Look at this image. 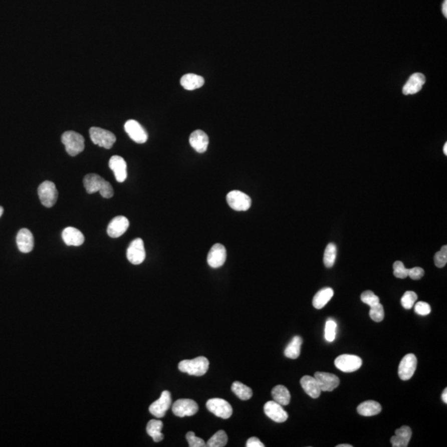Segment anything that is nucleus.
I'll list each match as a JSON object with an SVG mask.
<instances>
[{"instance_id": "obj_27", "label": "nucleus", "mask_w": 447, "mask_h": 447, "mask_svg": "<svg viewBox=\"0 0 447 447\" xmlns=\"http://www.w3.org/2000/svg\"><path fill=\"white\" fill-rule=\"evenodd\" d=\"M272 396L274 401L282 406H287L291 401L290 392L285 386L277 385L272 390Z\"/></svg>"}, {"instance_id": "obj_23", "label": "nucleus", "mask_w": 447, "mask_h": 447, "mask_svg": "<svg viewBox=\"0 0 447 447\" xmlns=\"http://www.w3.org/2000/svg\"><path fill=\"white\" fill-rule=\"evenodd\" d=\"M301 385H302L303 390L306 392L307 395H309L310 397L312 398H317L321 395V388L317 383V379L312 376H303L301 378Z\"/></svg>"}, {"instance_id": "obj_47", "label": "nucleus", "mask_w": 447, "mask_h": 447, "mask_svg": "<svg viewBox=\"0 0 447 447\" xmlns=\"http://www.w3.org/2000/svg\"><path fill=\"white\" fill-rule=\"evenodd\" d=\"M443 402L447 403V389L445 388V390L443 391L442 395H441Z\"/></svg>"}, {"instance_id": "obj_17", "label": "nucleus", "mask_w": 447, "mask_h": 447, "mask_svg": "<svg viewBox=\"0 0 447 447\" xmlns=\"http://www.w3.org/2000/svg\"><path fill=\"white\" fill-rule=\"evenodd\" d=\"M109 166L114 172L115 179L118 182H124L127 179V163L125 160L120 156H113L109 162Z\"/></svg>"}, {"instance_id": "obj_20", "label": "nucleus", "mask_w": 447, "mask_h": 447, "mask_svg": "<svg viewBox=\"0 0 447 447\" xmlns=\"http://www.w3.org/2000/svg\"><path fill=\"white\" fill-rule=\"evenodd\" d=\"M189 142L191 147L199 152L203 153L206 151L209 145V138L202 130H195L190 134Z\"/></svg>"}, {"instance_id": "obj_5", "label": "nucleus", "mask_w": 447, "mask_h": 447, "mask_svg": "<svg viewBox=\"0 0 447 447\" xmlns=\"http://www.w3.org/2000/svg\"><path fill=\"white\" fill-rule=\"evenodd\" d=\"M226 200L231 208L237 211H246L252 204L251 198L241 190H232L229 192Z\"/></svg>"}, {"instance_id": "obj_35", "label": "nucleus", "mask_w": 447, "mask_h": 447, "mask_svg": "<svg viewBox=\"0 0 447 447\" xmlns=\"http://www.w3.org/2000/svg\"><path fill=\"white\" fill-rule=\"evenodd\" d=\"M416 300H417V295H416V293H414V292H411V291H407L402 296V299H401V303H402V306L404 307L405 309L410 310L411 307H413V305L415 304Z\"/></svg>"}, {"instance_id": "obj_39", "label": "nucleus", "mask_w": 447, "mask_h": 447, "mask_svg": "<svg viewBox=\"0 0 447 447\" xmlns=\"http://www.w3.org/2000/svg\"><path fill=\"white\" fill-rule=\"evenodd\" d=\"M186 438L190 447L206 446V443L204 441V440L196 436L195 435V433L193 432V431H189V432L186 433Z\"/></svg>"}, {"instance_id": "obj_3", "label": "nucleus", "mask_w": 447, "mask_h": 447, "mask_svg": "<svg viewBox=\"0 0 447 447\" xmlns=\"http://www.w3.org/2000/svg\"><path fill=\"white\" fill-rule=\"evenodd\" d=\"M90 136L95 144L106 149L111 148L116 142V137L114 133L98 127H92L90 129Z\"/></svg>"}, {"instance_id": "obj_9", "label": "nucleus", "mask_w": 447, "mask_h": 447, "mask_svg": "<svg viewBox=\"0 0 447 447\" xmlns=\"http://www.w3.org/2000/svg\"><path fill=\"white\" fill-rule=\"evenodd\" d=\"M171 410L174 415L179 417H184L195 415L199 410V407L194 400L184 398V399H178L174 402Z\"/></svg>"}, {"instance_id": "obj_14", "label": "nucleus", "mask_w": 447, "mask_h": 447, "mask_svg": "<svg viewBox=\"0 0 447 447\" xmlns=\"http://www.w3.org/2000/svg\"><path fill=\"white\" fill-rule=\"evenodd\" d=\"M264 413L269 416V418L278 423H282L287 421L288 418V414L285 410L283 409V406L279 404L275 401H269L266 402L264 407Z\"/></svg>"}, {"instance_id": "obj_46", "label": "nucleus", "mask_w": 447, "mask_h": 447, "mask_svg": "<svg viewBox=\"0 0 447 447\" xmlns=\"http://www.w3.org/2000/svg\"><path fill=\"white\" fill-rule=\"evenodd\" d=\"M442 13L445 18L447 17V0H445L442 5Z\"/></svg>"}, {"instance_id": "obj_38", "label": "nucleus", "mask_w": 447, "mask_h": 447, "mask_svg": "<svg viewBox=\"0 0 447 447\" xmlns=\"http://www.w3.org/2000/svg\"><path fill=\"white\" fill-rule=\"evenodd\" d=\"M361 301L370 307L379 303V298L372 291H365L362 293Z\"/></svg>"}, {"instance_id": "obj_28", "label": "nucleus", "mask_w": 447, "mask_h": 447, "mask_svg": "<svg viewBox=\"0 0 447 447\" xmlns=\"http://www.w3.org/2000/svg\"><path fill=\"white\" fill-rule=\"evenodd\" d=\"M162 426H163V423L159 420L152 419L151 421H148L146 430H147L148 435L152 438V440H154L155 442H160L164 438V435L161 431Z\"/></svg>"}, {"instance_id": "obj_21", "label": "nucleus", "mask_w": 447, "mask_h": 447, "mask_svg": "<svg viewBox=\"0 0 447 447\" xmlns=\"http://www.w3.org/2000/svg\"><path fill=\"white\" fill-rule=\"evenodd\" d=\"M62 240L67 246H81L85 242L83 234L74 227H67L62 231Z\"/></svg>"}, {"instance_id": "obj_30", "label": "nucleus", "mask_w": 447, "mask_h": 447, "mask_svg": "<svg viewBox=\"0 0 447 447\" xmlns=\"http://www.w3.org/2000/svg\"><path fill=\"white\" fill-rule=\"evenodd\" d=\"M231 390L241 400H249L252 397L253 391L250 387L236 381L231 386Z\"/></svg>"}, {"instance_id": "obj_29", "label": "nucleus", "mask_w": 447, "mask_h": 447, "mask_svg": "<svg viewBox=\"0 0 447 447\" xmlns=\"http://www.w3.org/2000/svg\"><path fill=\"white\" fill-rule=\"evenodd\" d=\"M302 345V339L300 336H295L291 340L288 346L284 350V354L289 359H295L298 358L301 353V347Z\"/></svg>"}, {"instance_id": "obj_50", "label": "nucleus", "mask_w": 447, "mask_h": 447, "mask_svg": "<svg viewBox=\"0 0 447 447\" xmlns=\"http://www.w3.org/2000/svg\"><path fill=\"white\" fill-rule=\"evenodd\" d=\"M3 214H4V208L0 205V217L2 216Z\"/></svg>"}, {"instance_id": "obj_16", "label": "nucleus", "mask_w": 447, "mask_h": 447, "mask_svg": "<svg viewBox=\"0 0 447 447\" xmlns=\"http://www.w3.org/2000/svg\"><path fill=\"white\" fill-rule=\"evenodd\" d=\"M129 227V221L126 217L122 215L114 217L108 226V236L111 238H119L126 232Z\"/></svg>"}, {"instance_id": "obj_31", "label": "nucleus", "mask_w": 447, "mask_h": 447, "mask_svg": "<svg viewBox=\"0 0 447 447\" xmlns=\"http://www.w3.org/2000/svg\"><path fill=\"white\" fill-rule=\"evenodd\" d=\"M227 441H228V436H227L226 431L219 430L209 438L207 441L206 446L223 447L226 446Z\"/></svg>"}, {"instance_id": "obj_32", "label": "nucleus", "mask_w": 447, "mask_h": 447, "mask_svg": "<svg viewBox=\"0 0 447 447\" xmlns=\"http://www.w3.org/2000/svg\"><path fill=\"white\" fill-rule=\"evenodd\" d=\"M336 252L337 248L333 243H330L326 246L325 253H324V264L326 268H332L335 264L336 260Z\"/></svg>"}, {"instance_id": "obj_15", "label": "nucleus", "mask_w": 447, "mask_h": 447, "mask_svg": "<svg viewBox=\"0 0 447 447\" xmlns=\"http://www.w3.org/2000/svg\"><path fill=\"white\" fill-rule=\"evenodd\" d=\"M314 378L317 379L321 390L325 392H331L340 384V379L333 373L317 372L315 373Z\"/></svg>"}, {"instance_id": "obj_45", "label": "nucleus", "mask_w": 447, "mask_h": 447, "mask_svg": "<svg viewBox=\"0 0 447 447\" xmlns=\"http://www.w3.org/2000/svg\"><path fill=\"white\" fill-rule=\"evenodd\" d=\"M246 446L247 447H264V443H262L260 441V439L257 437H255V436H253V437H250L249 440H247V443H246Z\"/></svg>"}, {"instance_id": "obj_4", "label": "nucleus", "mask_w": 447, "mask_h": 447, "mask_svg": "<svg viewBox=\"0 0 447 447\" xmlns=\"http://www.w3.org/2000/svg\"><path fill=\"white\" fill-rule=\"evenodd\" d=\"M38 193L41 203L44 206L51 208L57 202L58 192L53 181H43L38 187Z\"/></svg>"}, {"instance_id": "obj_43", "label": "nucleus", "mask_w": 447, "mask_h": 447, "mask_svg": "<svg viewBox=\"0 0 447 447\" xmlns=\"http://www.w3.org/2000/svg\"><path fill=\"white\" fill-rule=\"evenodd\" d=\"M100 195H102L104 198H106V199L111 198L114 195V189L112 187L111 184L109 181H105V183L104 184L102 189L100 190Z\"/></svg>"}, {"instance_id": "obj_49", "label": "nucleus", "mask_w": 447, "mask_h": 447, "mask_svg": "<svg viewBox=\"0 0 447 447\" xmlns=\"http://www.w3.org/2000/svg\"><path fill=\"white\" fill-rule=\"evenodd\" d=\"M443 152L445 153V155H447V143H445V145H444V148H443Z\"/></svg>"}, {"instance_id": "obj_22", "label": "nucleus", "mask_w": 447, "mask_h": 447, "mask_svg": "<svg viewBox=\"0 0 447 447\" xmlns=\"http://www.w3.org/2000/svg\"><path fill=\"white\" fill-rule=\"evenodd\" d=\"M105 179L101 177L98 174L91 173L87 174L84 177L83 183L84 186L86 188V191L89 194H94L102 189L104 184L105 183Z\"/></svg>"}, {"instance_id": "obj_44", "label": "nucleus", "mask_w": 447, "mask_h": 447, "mask_svg": "<svg viewBox=\"0 0 447 447\" xmlns=\"http://www.w3.org/2000/svg\"><path fill=\"white\" fill-rule=\"evenodd\" d=\"M390 441L392 447H407L408 445V443L406 442L405 440H402L396 435L391 437Z\"/></svg>"}, {"instance_id": "obj_8", "label": "nucleus", "mask_w": 447, "mask_h": 447, "mask_svg": "<svg viewBox=\"0 0 447 447\" xmlns=\"http://www.w3.org/2000/svg\"><path fill=\"white\" fill-rule=\"evenodd\" d=\"M146 252L144 243L140 238L132 241L127 250V259L131 264L138 265L145 260Z\"/></svg>"}, {"instance_id": "obj_19", "label": "nucleus", "mask_w": 447, "mask_h": 447, "mask_svg": "<svg viewBox=\"0 0 447 447\" xmlns=\"http://www.w3.org/2000/svg\"><path fill=\"white\" fill-rule=\"evenodd\" d=\"M426 82L425 76L421 73H415L411 75L407 83L402 88V93L405 95H414L421 91L422 86Z\"/></svg>"}, {"instance_id": "obj_48", "label": "nucleus", "mask_w": 447, "mask_h": 447, "mask_svg": "<svg viewBox=\"0 0 447 447\" xmlns=\"http://www.w3.org/2000/svg\"><path fill=\"white\" fill-rule=\"evenodd\" d=\"M336 447H352V445H349V444H341V445H336Z\"/></svg>"}, {"instance_id": "obj_11", "label": "nucleus", "mask_w": 447, "mask_h": 447, "mask_svg": "<svg viewBox=\"0 0 447 447\" xmlns=\"http://www.w3.org/2000/svg\"><path fill=\"white\" fill-rule=\"evenodd\" d=\"M124 129L129 138L135 143H144L148 140V133L138 121L129 119L124 124Z\"/></svg>"}, {"instance_id": "obj_10", "label": "nucleus", "mask_w": 447, "mask_h": 447, "mask_svg": "<svg viewBox=\"0 0 447 447\" xmlns=\"http://www.w3.org/2000/svg\"><path fill=\"white\" fill-rule=\"evenodd\" d=\"M171 403L172 402H171V393L169 391H163L159 399H157L150 405V413L157 418L163 417L167 410L171 407Z\"/></svg>"}, {"instance_id": "obj_36", "label": "nucleus", "mask_w": 447, "mask_h": 447, "mask_svg": "<svg viewBox=\"0 0 447 447\" xmlns=\"http://www.w3.org/2000/svg\"><path fill=\"white\" fill-rule=\"evenodd\" d=\"M393 274L397 279H406L408 277V269L401 261H396L393 264Z\"/></svg>"}, {"instance_id": "obj_6", "label": "nucleus", "mask_w": 447, "mask_h": 447, "mask_svg": "<svg viewBox=\"0 0 447 447\" xmlns=\"http://www.w3.org/2000/svg\"><path fill=\"white\" fill-rule=\"evenodd\" d=\"M206 407L210 412L220 418H230L233 413V408L231 405L226 400L218 397L208 400Z\"/></svg>"}, {"instance_id": "obj_34", "label": "nucleus", "mask_w": 447, "mask_h": 447, "mask_svg": "<svg viewBox=\"0 0 447 447\" xmlns=\"http://www.w3.org/2000/svg\"><path fill=\"white\" fill-rule=\"evenodd\" d=\"M369 317L375 322H381L383 321L384 318V310H383V305L378 303V304L370 307Z\"/></svg>"}, {"instance_id": "obj_2", "label": "nucleus", "mask_w": 447, "mask_h": 447, "mask_svg": "<svg viewBox=\"0 0 447 447\" xmlns=\"http://www.w3.org/2000/svg\"><path fill=\"white\" fill-rule=\"evenodd\" d=\"M62 142L66 147L67 153L75 157L85 149V139L83 136L75 131H67L62 136Z\"/></svg>"}, {"instance_id": "obj_7", "label": "nucleus", "mask_w": 447, "mask_h": 447, "mask_svg": "<svg viewBox=\"0 0 447 447\" xmlns=\"http://www.w3.org/2000/svg\"><path fill=\"white\" fill-rule=\"evenodd\" d=\"M335 367L345 373H352L361 367L362 359L353 354H342L335 360Z\"/></svg>"}, {"instance_id": "obj_25", "label": "nucleus", "mask_w": 447, "mask_h": 447, "mask_svg": "<svg viewBox=\"0 0 447 447\" xmlns=\"http://www.w3.org/2000/svg\"><path fill=\"white\" fill-rule=\"evenodd\" d=\"M382 411V407L378 402L375 401H365L362 402L357 407V411L359 415L364 416H372L378 415Z\"/></svg>"}, {"instance_id": "obj_26", "label": "nucleus", "mask_w": 447, "mask_h": 447, "mask_svg": "<svg viewBox=\"0 0 447 447\" xmlns=\"http://www.w3.org/2000/svg\"><path fill=\"white\" fill-rule=\"evenodd\" d=\"M334 295V291L331 288H325L319 291L318 293L315 295L312 304L313 307L317 309H322L329 301L332 298Z\"/></svg>"}, {"instance_id": "obj_18", "label": "nucleus", "mask_w": 447, "mask_h": 447, "mask_svg": "<svg viewBox=\"0 0 447 447\" xmlns=\"http://www.w3.org/2000/svg\"><path fill=\"white\" fill-rule=\"evenodd\" d=\"M19 251L24 254L31 252L34 250V238L31 231L28 229H21L16 238Z\"/></svg>"}, {"instance_id": "obj_41", "label": "nucleus", "mask_w": 447, "mask_h": 447, "mask_svg": "<svg viewBox=\"0 0 447 447\" xmlns=\"http://www.w3.org/2000/svg\"><path fill=\"white\" fill-rule=\"evenodd\" d=\"M430 305L426 302H418L415 305V312L420 316H427L430 314Z\"/></svg>"}, {"instance_id": "obj_1", "label": "nucleus", "mask_w": 447, "mask_h": 447, "mask_svg": "<svg viewBox=\"0 0 447 447\" xmlns=\"http://www.w3.org/2000/svg\"><path fill=\"white\" fill-rule=\"evenodd\" d=\"M209 360L205 357H196L195 359H186L180 362L178 369L182 373L200 377L206 373L209 369Z\"/></svg>"}, {"instance_id": "obj_24", "label": "nucleus", "mask_w": 447, "mask_h": 447, "mask_svg": "<svg viewBox=\"0 0 447 447\" xmlns=\"http://www.w3.org/2000/svg\"><path fill=\"white\" fill-rule=\"evenodd\" d=\"M205 84V80L202 76L198 75L189 74L184 75L181 79V85L184 89L187 91H194L196 89L202 87Z\"/></svg>"}, {"instance_id": "obj_33", "label": "nucleus", "mask_w": 447, "mask_h": 447, "mask_svg": "<svg viewBox=\"0 0 447 447\" xmlns=\"http://www.w3.org/2000/svg\"><path fill=\"white\" fill-rule=\"evenodd\" d=\"M336 329L337 324L333 319L329 318L326 321V327H325V339L327 342H333L336 336Z\"/></svg>"}, {"instance_id": "obj_40", "label": "nucleus", "mask_w": 447, "mask_h": 447, "mask_svg": "<svg viewBox=\"0 0 447 447\" xmlns=\"http://www.w3.org/2000/svg\"><path fill=\"white\" fill-rule=\"evenodd\" d=\"M395 435L405 440L406 442L409 443L411 437V430L409 426H403L395 430Z\"/></svg>"}, {"instance_id": "obj_13", "label": "nucleus", "mask_w": 447, "mask_h": 447, "mask_svg": "<svg viewBox=\"0 0 447 447\" xmlns=\"http://www.w3.org/2000/svg\"><path fill=\"white\" fill-rule=\"evenodd\" d=\"M227 253L226 249L221 244H215L209 250L207 256V263L213 269H218L226 263Z\"/></svg>"}, {"instance_id": "obj_37", "label": "nucleus", "mask_w": 447, "mask_h": 447, "mask_svg": "<svg viewBox=\"0 0 447 447\" xmlns=\"http://www.w3.org/2000/svg\"><path fill=\"white\" fill-rule=\"evenodd\" d=\"M435 266L437 268H443L447 263V246L444 245L439 252L436 253L434 258Z\"/></svg>"}, {"instance_id": "obj_42", "label": "nucleus", "mask_w": 447, "mask_h": 447, "mask_svg": "<svg viewBox=\"0 0 447 447\" xmlns=\"http://www.w3.org/2000/svg\"><path fill=\"white\" fill-rule=\"evenodd\" d=\"M424 274H425V272L420 267H415L412 269H408V277L413 280L421 279L424 276Z\"/></svg>"}, {"instance_id": "obj_12", "label": "nucleus", "mask_w": 447, "mask_h": 447, "mask_svg": "<svg viewBox=\"0 0 447 447\" xmlns=\"http://www.w3.org/2000/svg\"><path fill=\"white\" fill-rule=\"evenodd\" d=\"M417 365V359L413 354L405 355L400 362L398 375L402 380H408L413 376Z\"/></svg>"}]
</instances>
